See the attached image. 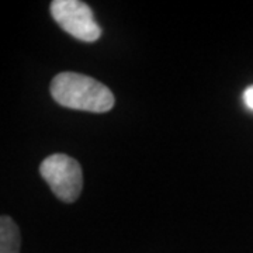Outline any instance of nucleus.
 <instances>
[{"mask_svg":"<svg viewBox=\"0 0 253 253\" xmlns=\"http://www.w3.org/2000/svg\"><path fill=\"white\" fill-rule=\"evenodd\" d=\"M20 252V231L10 217L0 218V253Z\"/></svg>","mask_w":253,"mask_h":253,"instance_id":"nucleus-4","label":"nucleus"},{"mask_svg":"<svg viewBox=\"0 0 253 253\" xmlns=\"http://www.w3.org/2000/svg\"><path fill=\"white\" fill-rule=\"evenodd\" d=\"M49 90L55 101L66 109L106 113L114 106L113 91L106 84L82 73H58L51 82Z\"/></svg>","mask_w":253,"mask_h":253,"instance_id":"nucleus-1","label":"nucleus"},{"mask_svg":"<svg viewBox=\"0 0 253 253\" xmlns=\"http://www.w3.org/2000/svg\"><path fill=\"white\" fill-rule=\"evenodd\" d=\"M51 14L54 20L79 41L93 42L101 36V28L94 20L91 9L79 0H54L51 3Z\"/></svg>","mask_w":253,"mask_h":253,"instance_id":"nucleus-3","label":"nucleus"},{"mask_svg":"<svg viewBox=\"0 0 253 253\" xmlns=\"http://www.w3.org/2000/svg\"><path fill=\"white\" fill-rule=\"evenodd\" d=\"M40 174L61 201L75 203L79 199L83 173L76 159L65 154L51 155L41 163Z\"/></svg>","mask_w":253,"mask_h":253,"instance_id":"nucleus-2","label":"nucleus"},{"mask_svg":"<svg viewBox=\"0 0 253 253\" xmlns=\"http://www.w3.org/2000/svg\"><path fill=\"white\" fill-rule=\"evenodd\" d=\"M244 101L248 109L253 110V84L246 87L244 91Z\"/></svg>","mask_w":253,"mask_h":253,"instance_id":"nucleus-5","label":"nucleus"}]
</instances>
